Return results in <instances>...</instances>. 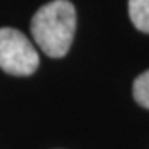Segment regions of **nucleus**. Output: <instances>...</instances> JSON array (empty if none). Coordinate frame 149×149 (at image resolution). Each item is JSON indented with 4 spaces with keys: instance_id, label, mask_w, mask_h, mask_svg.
Listing matches in <instances>:
<instances>
[{
    "instance_id": "20e7f679",
    "label": "nucleus",
    "mask_w": 149,
    "mask_h": 149,
    "mask_svg": "<svg viewBox=\"0 0 149 149\" xmlns=\"http://www.w3.org/2000/svg\"><path fill=\"white\" fill-rule=\"evenodd\" d=\"M132 93L135 102H139V105L149 110V70L135 78Z\"/></svg>"
},
{
    "instance_id": "f03ea898",
    "label": "nucleus",
    "mask_w": 149,
    "mask_h": 149,
    "mask_svg": "<svg viewBox=\"0 0 149 149\" xmlns=\"http://www.w3.org/2000/svg\"><path fill=\"white\" fill-rule=\"evenodd\" d=\"M38 64V52L23 32L0 28V69L14 76H29Z\"/></svg>"
},
{
    "instance_id": "f257e3e1",
    "label": "nucleus",
    "mask_w": 149,
    "mask_h": 149,
    "mask_svg": "<svg viewBox=\"0 0 149 149\" xmlns=\"http://www.w3.org/2000/svg\"><path fill=\"white\" fill-rule=\"evenodd\" d=\"M74 29L76 11L69 0H53L43 5L31 22L33 41L50 58H61L69 52Z\"/></svg>"
},
{
    "instance_id": "7ed1b4c3",
    "label": "nucleus",
    "mask_w": 149,
    "mask_h": 149,
    "mask_svg": "<svg viewBox=\"0 0 149 149\" xmlns=\"http://www.w3.org/2000/svg\"><path fill=\"white\" fill-rule=\"evenodd\" d=\"M130 17L134 26L149 33V0H130Z\"/></svg>"
}]
</instances>
